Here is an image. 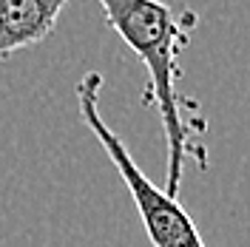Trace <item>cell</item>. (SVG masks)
I'll return each instance as SVG.
<instances>
[{
    "mask_svg": "<svg viewBox=\"0 0 250 247\" xmlns=\"http://www.w3.org/2000/svg\"><path fill=\"white\" fill-rule=\"evenodd\" d=\"M105 23L125 40L148 71L151 103L159 111V123L168 145L165 190L176 196L182 185L185 162L196 159L205 165V154L193 139V125L185 120V100L179 94V57L196 31L199 17L193 9H179L165 0H97Z\"/></svg>",
    "mask_w": 250,
    "mask_h": 247,
    "instance_id": "cell-1",
    "label": "cell"
},
{
    "mask_svg": "<svg viewBox=\"0 0 250 247\" xmlns=\"http://www.w3.org/2000/svg\"><path fill=\"white\" fill-rule=\"evenodd\" d=\"M100 88H103V77L97 71H88V74L80 77L77 82L80 117L88 125V131L97 137V142L103 145V151L111 159L114 170L123 176L151 245L154 247H208L202 233L196 230L190 213L182 207V202L176 196H171L165 187L154 185L145 176V170L134 162V156L128 154L120 134L111 125H105L103 114H100Z\"/></svg>",
    "mask_w": 250,
    "mask_h": 247,
    "instance_id": "cell-2",
    "label": "cell"
}]
</instances>
